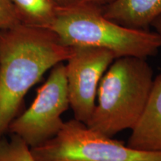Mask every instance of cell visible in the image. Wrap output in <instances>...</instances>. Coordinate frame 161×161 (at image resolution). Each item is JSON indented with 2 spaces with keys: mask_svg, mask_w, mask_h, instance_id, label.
Listing matches in <instances>:
<instances>
[{
  "mask_svg": "<svg viewBox=\"0 0 161 161\" xmlns=\"http://www.w3.org/2000/svg\"><path fill=\"white\" fill-rule=\"evenodd\" d=\"M58 2L61 7H68L76 5L79 3L80 0H58Z\"/></svg>",
  "mask_w": 161,
  "mask_h": 161,
  "instance_id": "obj_14",
  "label": "cell"
},
{
  "mask_svg": "<svg viewBox=\"0 0 161 161\" xmlns=\"http://www.w3.org/2000/svg\"><path fill=\"white\" fill-rule=\"evenodd\" d=\"M0 161H35L30 147L19 136L0 137Z\"/></svg>",
  "mask_w": 161,
  "mask_h": 161,
  "instance_id": "obj_10",
  "label": "cell"
},
{
  "mask_svg": "<svg viewBox=\"0 0 161 161\" xmlns=\"http://www.w3.org/2000/svg\"><path fill=\"white\" fill-rule=\"evenodd\" d=\"M52 30L64 45L90 46L107 49L116 58L154 56L161 48L155 31L136 30L119 25L103 14L102 7L80 3L61 7L52 23Z\"/></svg>",
  "mask_w": 161,
  "mask_h": 161,
  "instance_id": "obj_3",
  "label": "cell"
},
{
  "mask_svg": "<svg viewBox=\"0 0 161 161\" xmlns=\"http://www.w3.org/2000/svg\"><path fill=\"white\" fill-rule=\"evenodd\" d=\"M73 47L46 28L19 24L0 31V137L17 116L28 91Z\"/></svg>",
  "mask_w": 161,
  "mask_h": 161,
  "instance_id": "obj_1",
  "label": "cell"
},
{
  "mask_svg": "<svg viewBox=\"0 0 161 161\" xmlns=\"http://www.w3.org/2000/svg\"><path fill=\"white\" fill-rule=\"evenodd\" d=\"M153 75L145 58H116L100 80L98 105L86 126L110 138L124 130L133 129L149 99Z\"/></svg>",
  "mask_w": 161,
  "mask_h": 161,
  "instance_id": "obj_2",
  "label": "cell"
},
{
  "mask_svg": "<svg viewBox=\"0 0 161 161\" xmlns=\"http://www.w3.org/2000/svg\"><path fill=\"white\" fill-rule=\"evenodd\" d=\"M22 24L47 28L58 14V0H11Z\"/></svg>",
  "mask_w": 161,
  "mask_h": 161,
  "instance_id": "obj_9",
  "label": "cell"
},
{
  "mask_svg": "<svg viewBox=\"0 0 161 161\" xmlns=\"http://www.w3.org/2000/svg\"><path fill=\"white\" fill-rule=\"evenodd\" d=\"M128 146L142 152H161V74L154 79L144 112L131 129Z\"/></svg>",
  "mask_w": 161,
  "mask_h": 161,
  "instance_id": "obj_7",
  "label": "cell"
},
{
  "mask_svg": "<svg viewBox=\"0 0 161 161\" xmlns=\"http://www.w3.org/2000/svg\"><path fill=\"white\" fill-rule=\"evenodd\" d=\"M21 23L11 0H0V31L15 27Z\"/></svg>",
  "mask_w": 161,
  "mask_h": 161,
  "instance_id": "obj_11",
  "label": "cell"
},
{
  "mask_svg": "<svg viewBox=\"0 0 161 161\" xmlns=\"http://www.w3.org/2000/svg\"><path fill=\"white\" fill-rule=\"evenodd\" d=\"M103 14L124 27L149 30L152 22L161 15V0H115L102 7Z\"/></svg>",
  "mask_w": 161,
  "mask_h": 161,
  "instance_id": "obj_8",
  "label": "cell"
},
{
  "mask_svg": "<svg viewBox=\"0 0 161 161\" xmlns=\"http://www.w3.org/2000/svg\"><path fill=\"white\" fill-rule=\"evenodd\" d=\"M30 150L35 161H161V152L133 149L75 119L64 122L54 137Z\"/></svg>",
  "mask_w": 161,
  "mask_h": 161,
  "instance_id": "obj_4",
  "label": "cell"
},
{
  "mask_svg": "<svg viewBox=\"0 0 161 161\" xmlns=\"http://www.w3.org/2000/svg\"><path fill=\"white\" fill-rule=\"evenodd\" d=\"M115 0H80L79 3L90 4V5L99 6V7H104V6L109 5V4L112 3Z\"/></svg>",
  "mask_w": 161,
  "mask_h": 161,
  "instance_id": "obj_12",
  "label": "cell"
},
{
  "mask_svg": "<svg viewBox=\"0 0 161 161\" xmlns=\"http://www.w3.org/2000/svg\"><path fill=\"white\" fill-rule=\"evenodd\" d=\"M69 107L66 67L61 62L52 68L33 103L12 121L8 130L21 138L30 148L38 146L60 131L64 124L61 116Z\"/></svg>",
  "mask_w": 161,
  "mask_h": 161,
  "instance_id": "obj_5",
  "label": "cell"
},
{
  "mask_svg": "<svg viewBox=\"0 0 161 161\" xmlns=\"http://www.w3.org/2000/svg\"><path fill=\"white\" fill-rule=\"evenodd\" d=\"M151 26L154 29V31L159 35L161 40V15L156 18L154 21L152 22Z\"/></svg>",
  "mask_w": 161,
  "mask_h": 161,
  "instance_id": "obj_13",
  "label": "cell"
},
{
  "mask_svg": "<svg viewBox=\"0 0 161 161\" xmlns=\"http://www.w3.org/2000/svg\"><path fill=\"white\" fill-rule=\"evenodd\" d=\"M65 65L69 106L75 119L85 125L96 108L98 86L115 55L110 50L90 46H76Z\"/></svg>",
  "mask_w": 161,
  "mask_h": 161,
  "instance_id": "obj_6",
  "label": "cell"
}]
</instances>
